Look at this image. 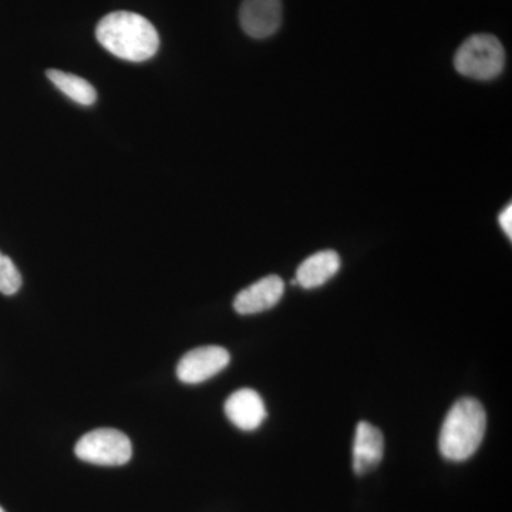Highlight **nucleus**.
<instances>
[{"mask_svg":"<svg viewBox=\"0 0 512 512\" xmlns=\"http://www.w3.org/2000/svg\"><path fill=\"white\" fill-rule=\"evenodd\" d=\"M0 512H5V510H3V508H2V507H0Z\"/></svg>","mask_w":512,"mask_h":512,"instance_id":"obj_14","label":"nucleus"},{"mask_svg":"<svg viewBox=\"0 0 512 512\" xmlns=\"http://www.w3.org/2000/svg\"><path fill=\"white\" fill-rule=\"evenodd\" d=\"M74 453L86 463L96 466H124L133 456L131 441L126 434L114 429H99L84 434L77 441Z\"/></svg>","mask_w":512,"mask_h":512,"instance_id":"obj_4","label":"nucleus"},{"mask_svg":"<svg viewBox=\"0 0 512 512\" xmlns=\"http://www.w3.org/2000/svg\"><path fill=\"white\" fill-rule=\"evenodd\" d=\"M340 268V256L332 249L319 251L299 265L296 271V284L305 289L319 288L325 285L329 279L338 274Z\"/></svg>","mask_w":512,"mask_h":512,"instance_id":"obj_10","label":"nucleus"},{"mask_svg":"<svg viewBox=\"0 0 512 512\" xmlns=\"http://www.w3.org/2000/svg\"><path fill=\"white\" fill-rule=\"evenodd\" d=\"M487 414L483 404L473 397H463L451 407L441 426L439 448L446 460L460 463L473 457L483 443Z\"/></svg>","mask_w":512,"mask_h":512,"instance_id":"obj_2","label":"nucleus"},{"mask_svg":"<svg viewBox=\"0 0 512 512\" xmlns=\"http://www.w3.org/2000/svg\"><path fill=\"white\" fill-rule=\"evenodd\" d=\"M46 76L60 92L66 94L70 100L76 101L77 104L93 106L96 103V89L86 79L56 69L47 70Z\"/></svg>","mask_w":512,"mask_h":512,"instance_id":"obj_11","label":"nucleus"},{"mask_svg":"<svg viewBox=\"0 0 512 512\" xmlns=\"http://www.w3.org/2000/svg\"><path fill=\"white\" fill-rule=\"evenodd\" d=\"M231 362V355L221 346H202L185 353L177 366L178 379L198 384L222 372Z\"/></svg>","mask_w":512,"mask_h":512,"instance_id":"obj_5","label":"nucleus"},{"mask_svg":"<svg viewBox=\"0 0 512 512\" xmlns=\"http://www.w3.org/2000/svg\"><path fill=\"white\" fill-rule=\"evenodd\" d=\"M96 37L111 55L133 63L150 60L160 47V36L153 23L126 10L104 16L97 25Z\"/></svg>","mask_w":512,"mask_h":512,"instance_id":"obj_1","label":"nucleus"},{"mask_svg":"<svg viewBox=\"0 0 512 512\" xmlns=\"http://www.w3.org/2000/svg\"><path fill=\"white\" fill-rule=\"evenodd\" d=\"M498 222H500L501 228L505 232L508 238H512V205H508V207L504 208V211L501 212L500 217H498Z\"/></svg>","mask_w":512,"mask_h":512,"instance_id":"obj_13","label":"nucleus"},{"mask_svg":"<svg viewBox=\"0 0 512 512\" xmlns=\"http://www.w3.org/2000/svg\"><path fill=\"white\" fill-rule=\"evenodd\" d=\"M285 293V284L278 275H269L238 293L234 309L239 315H255L274 308Z\"/></svg>","mask_w":512,"mask_h":512,"instance_id":"obj_7","label":"nucleus"},{"mask_svg":"<svg viewBox=\"0 0 512 512\" xmlns=\"http://www.w3.org/2000/svg\"><path fill=\"white\" fill-rule=\"evenodd\" d=\"M241 28L254 39H265L281 28V0H244L239 9Z\"/></svg>","mask_w":512,"mask_h":512,"instance_id":"obj_6","label":"nucleus"},{"mask_svg":"<svg viewBox=\"0 0 512 512\" xmlns=\"http://www.w3.org/2000/svg\"><path fill=\"white\" fill-rule=\"evenodd\" d=\"M225 414L239 430L254 431L266 419L264 400L255 390L241 389L228 397Z\"/></svg>","mask_w":512,"mask_h":512,"instance_id":"obj_9","label":"nucleus"},{"mask_svg":"<svg viewBox=\"0 0 512 512\" xmlns=\"http://www.w3.org/2000/svg\"><path fill=\"white\" fill-rule=\"evenodd\" d=\"M22 286V275L12 259L0 252V293L15 295Z\"/></svg>","mask_w":512,"mask_h":512,"instance_id":"obj_12","label":"nucleus"},{"mask_svg":"<svg viewBox=\"0 0 512 512\" xmlns=\"http://www.w3.org/2000/svg\"><path fill=\"white\" fill-rule=\"evenodd\" d=\"M383 433L373 424L360 421L353 441V470L357 476H365L375 470L383 460Z\"/></svg>","mask_w":512,"mask_h":512,"instance_id":"obj_8","label":"nucleus"},{"mask_svg":"<svg viewBox=\"0 0 512 512\" xmlns=\"http://www.w3.org/2000/svg\"><path fill=\"white\" fill-rule=\"evenodd\" d=\"M458 73L476 80H491L500 76L505 66V50L493 35L480 33L468 37L454 56Z\"/></svg>","mask_w":512,"mask_h":512,"instance_id":"obj_3","label":"nucleus"}]
</instances>
